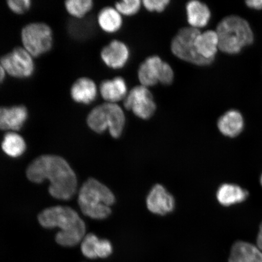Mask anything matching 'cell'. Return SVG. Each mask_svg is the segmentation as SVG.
Instances as JSON below:
<instances>
[{
    "instance_id": "obj_5",
    "label": "cell",
    "mask_w": 262,
    "mask_h": 262,
    "mask_svg": "<svg viewBox=\"0 0 262 262\" xmlns=\"http://www.w3.org/2000/svg\"><path fill=\"white\" fill-rule=\"evenodd\" d=\"M21 38L24 47L32 57L47 54L53 46V32L45 23L34 22L22 29Z\"/></svg>"
},
{
    "instance_id": "obj_30",
    "label": "cell",
    "mask_w": 262,
    "mask_h": 262,
    "mask_svg": "<svg viewBox=\"0 0 262 262\" xmlns=\"http://www.w3.org/2000/svg\"><path fill=\"white\" fill-rule=\"evenodd\" d=\"M174 79V73L171 65L165 61L164 63L161 77H160V83L163 85L171 84Z\"/></svg>"
},
{
    "instance_id": "obj_31",
    "label": "cell",
    "mask_w": 262,
    "mask_h": 262,
    "mask_svg": "<svg viewBox=\"0 0 262 262\" xmlns=\"http://www.w3.org/2000/svg\"><path fill=\"white\" fill-rule=\"evenodd\" d=\"M245 4L248 8L255 11L262 10V0H247L245 2Z\"/></svg>"
},
{
    "instance_id": "obj_28",
    "label": "cell",
    "mask_w": 262,
    "mask_h": 262,
    "mask_svg": "<svg viewBox=\"0 0 262 262\" xmlns=\"http://www.w3.org/2000/svg\"><path fill=\"white\" fill-rule=\"evenodd\" d=\"M169 0H144L142 4L144 7L149 12L161 13L168 7Z\"/></svg>"
},
{
    "instance_id": "obj_11",
    "label": "cell",
    "mask_w": 262,
    "mask_h": 262,
    "mask_svg": "<svg viewBox=\"0 0 262 262\" xmlns=\"http://www.w3.org/2000/svg\"><path fill=\"white\" fill-rule=\"evenodd\" d=\"M28 111L24 105L0 107V129L16 132L24 127Z\"/></svg>"
},
{
    "instance_id": "obj_14",
    "label": "cell",
    "mask_w": 262,
    "mask_h": 262,
    "mask_svg": "<svg viewBox=\"0 0 262 262\" xmlns=\"http://www.w3.org/2000/svg\"><path fill=\"white\" fill-rule=\"evenodd\" d=\"M98 93L97 84L88 77L78 78L72 85L70 91L71 97L75 102L86 105L96 100Z\"/></svg>"
},
{
    "instance_id": "obj_18",
    "label": "cell",
    "mask_w": 262,
    "mask_h": 262,
    "mask_svg": "<svg viewBox=\"0 0 262 262\" xmlns=\"http://www.w3.org/2000/svg\"><path fill=\"white\" fill-rule=\"evenodd\" d=\"M228 262H262V251L248 242L238 241L232 246Z\"/></svg>"
},
{
    "instance_id": "obj_13",
    "label": "cell",
    "mask_w": 262,
    "mask_h": 262,
    "mask_svg": "<svg viewBox=\"0 0 262 262\" xmlns=\"http://www.w3.org/2000/svg\"><path fill=\"white\" fill-rule=\"evenodd\" d=\"M245 120L243 115L237 110H229L222 115L217 121V127L223 135L234 138L243 131Z\"/></svg>"
},
{
    "instance_id": "obj_21",
    "label": "cell",
    "mask_w": 262,
    "mask_h": 262,
    "mask_svg": "<svg viewBox=\"0 0 262 262\" xmlns=\"http://www.w3.org/2000/svg\"><path fill=\"white\" fill-rule=\"evenodd\" d=\"M248 192L240 186L234 184H224L218 189L217 199L222 205L229 206L245 201Z\"/></svg>"
},
{
    "instance_id": "obj_19",
    "label": "cell",
    "mask_w": 262,
    "mask_h": 262,
    "mask_svg": "<svg viewBox=\"0 0 262 262\" xmlns=\"http://www.w3.org/2000/svg\"><path fill=\"white\" fill-rule=\"evenodd\" d=\"M105 103L108 121V130L114 139L122 136L126 123V117L122 107L117 103Z\"/></svg>"
},
{
    "instance_id": "obj_16",
    "label": "cell",
    "mask_w": 262,
    "mask_h": 262,
    "mask_svg": "<svg viewBox=\"0 0 262 262\" xmlns=\"http://www.w3.org/2000/svg\"><path fill=\"white\" fill-rule=\"evenodd\" d=\"M186 11L190 27L200 30L206 27L210 21L211 12L204 3L196 0L190 1L186 5Z\"/></svg>"
},
{
    "instance_id": "obj_7",
    "label": "cell",
    "mask_w": 262,
    "mask_h": 262,
    "mask_svg": "<svg viewBox=\"0 0 262 262\" xmlns=\"http://www.w3.org/2000/svg\"><path fill=\"white\" fill-rule=\"evenodd\" d=\"M6 73L16 78L31 77L34 73V57L24 47H16L0 58Z\"/></svg>"
},
{
    "instance_id": "obj_2",
    "label": "cell",
    "mask_w": 262,
    "mask_h": 262,
    "mask_svg": "<svg viewBox=\"0 0 262 262\" xmlns=\"http://www.w3.org/2000/svg\"><path fill=\"white\" fill-rule=\"evenodd\" d=\"M38 220L45 228L60 229L55 241L63 247H74L83 240L86 233L84 221L74 209L68 206L46 209L38 215Z\"/></svg>"
},
{
    "instance_id": "obj_33",
    "label": "cell",
    "mask_w": 262,
    "mask_h": 262,
    "mask_svg": "<svg viewBox=\"0 0 262 262\" xmlns=\"http://www.w3.org/2000/svg\"><path fill=\"white\" fill-rule=\"evenodd\" d=\"M6 73L4 68H3L1 62H0V84L4 81L6 77Z\"/></svg>"
},
{
    "instance_id": "obj_15",
    "label": "cell",
    "mask_w": 262,
    "mask_h": 262,
    "mask_svg": "<svg viewBox=\"0 0 262 262\" xmlns=\"http://www.w3.org/2000/svg\"><path fill=\"white\" fill-rule=\"evenodd\" d=\"M99 93L106 103H117L124 100L128 91L125 80L122 77H116L101 82Z\"/></svg>"
},
{
    "instance_id": "obj_12",
    "label": "cell",
    "mask_w": 262,
    "mask_h": 262,
    "mask_svg": "<svg viewBox=\"0 0 262 262\" xmlns=\"http://www.w3.org/2000/svg\"><path fill=\"white\" fill-rule=\"evenodd\" d=\"M164 63L165 61L157 55L146 58L138 70L140 85L149 88L160 83Z\"/></svg>"
},
{
    "instance_id": "obj_24",
    "label": "cell",
    "mask_w": 262,
    "mask_h": 262,
    "mask_svg": "<svg viewBox=\"0 0 262 262\" xmlns=\"http://www.w3.org/2000/svg\"><path fill=\"white\" fill-rule=\"evenodd\" d=\"M65 8L71 16L75 18L84 17L94 6L92 0H68L64 3Z\"/></svg>"
},
{
    "instance_id": "obj_3",
    "label": "cell",
    "mask_w": 262,
    "mask_h": 262,
    "mask_svg": "<svg viewBox=\"0 0 262 262\" xmlns=\"http://www.w3.org/2000/svg\"><path fill=\"white\" fill-rule=\"evenodd\" d=\"M216 32L219 51L226 54L237 55L253 44L254 34L247 19L236 15L225 16L219 23Z\"/></svg>"
},
{
    "instance_id": "obj_1",
    "label": "cell",
    "mask_w": 262,
    "mask_h": 262,
    "mask_svg": "<svg viewBox=\"0 0 262 262\" xmlns=\"http://www.w3.org/2000/svg\"><path fill=\"white\" fill-rule=\"evenodd\" d=\"M31 182L41 183L48 180L50 182L49 192L54 198L69 201L77 189V178L69 163L60 156L45 155L33 161L26 170Z\"/></svg>"
},
{
    "instance_id": "obj_27",
    "label": "cell",
    "mask_w": 262,
    "mask_h": 262,
    "mask_svg": "<svg viewBox=\"0 0 262 262\" xmlns=\"http://www.w3.org/2000/svg\"><path fill=\"white\" fill-rule=\"evenodd\" d=\"M7 5L14 14L21 15L30 9L32 2L30 0H8Z\"/></svg>"
},
{
    "instance_id": "obj_8",
    "label": "cell",
    "mask_w": 262,
    "mask_h": 262,
    "mask_svg": "<svg viewBox=\"0 0 262 262\" xmlns=\"http://www.w3.org/2000/svg\"><path fill=\"white\" fill-rule=\"evenodd\" d=\"M125 109L131 111L141 119L147 120L155 114L157 105L148 88L139 85L134 87L123 100Z\"/></svg>"
},
{
    "instance_id": "obj_26",
    "label": "cell",
    "mask_w": 262,
    "mask_h": 262,
    "mask_svg": "<svg viewBox=\"0 0 262 262\" xmlns=\"http://www.w3.org/2000/svg\"><path fill=\"white\" fill-rule=\"evenodd\" d=\"M142 2L140 0H124L117 2L115 5L121 15L133 16L137 14L140 11Z\"/></svg>"
},
{
    "instance_id": "obj_4",
    "label": "cell",
    "mask_w": 262,
    "mask_h": 262,
    "mask_svg": "<svg viewBox=\"0 0 262 262\" xmlns=\"http://www.w3.org/2000/svg\"><path fill=\"white\" fill-rule=\"evenodd\" d=\"M116 201L111 190L97 180L89 179L82 185L78 193V205L85 215L103 220L111 214V206Z\"/></svg>"
},
{
    "instance_id": "obj_34",
    "label": "cell",
    "mask_w": 262,
    "mask_h": 262,
    "mask_svg": "<svg viewBox=\"0 0 262 262\" xmlns=\"http://www.w3.org/2000/svg\"><path fill=\"white\" fill-rule=\"evenodd\" d=\"M260 183H261V185L262 186V174L261 176V178H260Z\"/></svg>"
},
{
    "instance_id": "obj_10",
    "label": "cell",
    "mask_w": 262,
    "mask_h": 262,
    "mask_svg": "<svg viewBox=\"0 0 262 262\" xmlns=\"http://www.w3.org/2000/svg\"><path fill=\"white\" fill-rule=\"evenodd\" d=\"M101 58L107 67L114 70L123 68L130 57L129 48L124 42L114 40L104 47L101 52Z\"/></svg>"
},
{
    "instance_id": "obj_22",
    "label": "cell",
    "mask_w": 262,
    "mask_h": 262,
    "mask_svg": "<svg viewBox=\"0 0 262 262\" xmlns=\"http://www.w3.org/2000/svg\"><path fill=\"white\" fill-rule=\"evenodd\" d=\"M2 148L6 155L17 158L25 153L26 144L24 137L18 133L8 132L3 137Z\"/></svg>"
},
{
    "instance_id": "obj_32",
    "label": "cell",
    "mask_w": 262,
    "mask_h": 262,
    "mask_svg": "<svg viewBox=\"0 0 262 262\" xmlns=\"http://www.w3.org/2000/svg\"><path fill=\"white\" fill-rule=\"evenodd\" d=\"M257 247L262 251V223L260 225L259 232L257 235Z\"/></svg>"
},
{
    "instance_id": "obj_29",
    "label": "cell",
    "mask_w": 262,
    "mask_h": 262,
    "mask_svg": "<svg viewBox=\"0 0 262 262\" xmlns=\"http://www.w3.org/2000/svg\"><path fill=\"white\" fill-rule=\"evenodd\" d=\"M113 253V246L106 239H101L98 241L97 248V257L106 258Z\"/></svg>"
},
{
    "instance_id": "obj_23",
    "label": "cell",
    "mask_w": 262,
    "mask_h": 262,
    "mask_svg": "<svg viewBox=\"0 0 262 262\" xmlns=\"http://www.w3.org/2000/svg\"><path fill=\"white\" fill-rule=\"evenodd\" d=\"M88 126L95 133L101 134L108 129L107 113L105 103L92 110L87 118Z\"/></svg>"
},
{
    "instance_id": "obj_17",
    "label": "cell",
    "mask_w": 262,
    "mask_h": 262,
    "mask_svg": "<svg viewBox=\"0 0 262 262\" xmlns=\"http://www.w3.org/2000/svg\"><path fill=\"white\" fill-rule=\"evenodd\" d=\"M195 47L200 56L206 60L214 61L219 51L217 32L213 30L201 32L195 38Z\"/></svg>"
},
{
    "instance_id": "obj_6",
    "label": "cell",
    "mask_w": 262,
    "mask_h": 262,
    "mask_svg": "<svg viewBox=\"0 0 262 262\" xmlns=\"http://www.w3.org/2000/svg\"><path fill=\"white\" fill-rule=\"evenodd\" d=\"M201 31L191 27L180 29L171 44L172 54L183 61L199 67H207L214 61L201 57L196 51L195 40Z\"/></svg>"
},
{
    "instance_id": "obj_20",
    "label": "cell",
    "mask_w": 262,
    "mask_h": 262,
    "mask_svg": "<svg viewBox=\"0 0 262 262\" xmlns=\"http://www.w3.org/2000/svg\"><path fill=\"white\" fill-rule=\"evenodd\" d=\"M97 21L101 29L107 34H114L120 31L123 25L122 15L116 8L110 6L100 10Z\"/></svg>"
},
{
    "instance_id": "obj_9",
    "label": "cell",
    "mask_w": 262,
    "mask_h": 262,
    "mask_svg": "<svg viewBox=\"0 0 262 262\" xmlns=\"http://www.w3.org/2000/svg\"><path fill=\"white\" fill-rule=\"evenodd\" d=\"M146 205L154 214L164 215L173 210L175 200L162 185H156L147 196Z\"/></svg>"
},
{
    "instance_id": "obj_25",
    "label": "cell",
    "mask_w": 262,
    "mask_h": 262,
    "mask_svg": "<svg viewBox=\"0 0 262 262\" xmlns=\"http://www.w3.org/2000/svg\"><path fill=\"white\" fill-rule=\"evenodd\" d=\"M100 239L94 234H88L85 235L81 241V253L85 257L94 259L97 257V248Z\"/></svg>"
}]
</instances>
